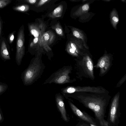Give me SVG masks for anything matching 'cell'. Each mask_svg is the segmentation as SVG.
I'll list each match as a JSON object with an SVG mask.
<instances>
[{
    "label": "cell",
    "mask_w": 126,
    "mask_h": 126,
    "mask_svg": "<svg viewBox=\"0 0 126 126\" xmlns=\"http://www.w3.org/2000/svg\"><path fill=\"white\" fill-rule=\"evenodd\" d=\"M45 68L40 56L37 55L33 58L22 74L24 85L28 86L33 84L40 77Z\"/></svg>",
    "instance_id": "2"
},
{
    "label": "cell",
    "mask_w": 126,
    "mask_h": 126,
    "mask_svg": "<svg viewBox=\"0 0 126 126\" xmlns=\"http://www.w3.org/2000/svg\"><path fill=\"white\" fill-rule=\"evenodd\" d=\"M68 102L72 111L79 118L89 124L98 125L95 119L86 112L80 110L70 101Z\"/></svg>",
    "instance_id": "9"
},
{
    "label": "cell",
    "mask_w": 126,
    "mask_h": 126,
    "mask_svg": "<svg viewBox=\"0 0 126 126\" xmlns=\"http://www.w3.org/2000/svg\"><path fill=\"white\" fill-rule=\"evenodd\" d=\"M38 0H26L25 1L31 4L35 3Z\"/></svg>",
    "instance_id": "28"
},
{
    "label": "cell",
    "mask_w": 126,
    "mask_h": 126,
    "mask_svg": "<svg viewBox=\"0 0 126 126\" xmlns=\"http://www.w3.org/2000/svg\"><path fill=\"white\" fill-rule=\"evenodd\" d=\"M50 1L49 0H41L39 1L37 4V6L39 7L41 6L47 1Z\"/></svg>",
    "instance_id": "25"
},
{
    "label": "cell",
    "mask_w": 126,
    "mask_h": 126,
    "mask_svg": "<svg viewBox=\"0 0 126 126\" xmlns=\"http://www.w3.org/2000/svg\"><path fill=\"white\" fill-rule=\"evenodd\" d=\"M77 126H90L88 124L82 122L79 123Z\"/></svg>",
    "instance_id": "27"
},
{
    "label": "cell",
    "mask_w": 126,
    "mask_h": 126,
    "mask_svg": "<svg viewBox=\"0 0 126 126\" xmlns=\"http://www.w3.org/2000/svg\"><path fill=\"white\" fill-rule=\"evenodd\" d=\"M61 93L63 96L65 95L77 92H87L96 93H108V91L101 86L81 87L68 86L62 88Z\"/></svg>",
    "instance_id": "6"
},
{
    "label": "cell",
    "mask_w": 126,
    "mask_h": 126,
    "mask_svg": "<svg viewBox=\"0 0 126 126\" xmlns=\"http://www.w3.org/2000/svg\"><path fill=\"white\" fill-rule=\"evenodd\" d=\"M79 72L82 76L94 80V65L93 61L88 55H84L81 61H76Z\"/></svg>",
    "instance_id": "5"
},
{
    "label": "cell",
    "mask_w": 126,
    "mask_h": 126,
    "mask_svg": "<svg viewBox=\"0 0 126 126\" xmlns=\"http://www.w3.org/2000/svg\"><path fill=\"white\" fill-rule=\"evenodd\" d=\"M11 1L10 0H0V8H2L6 6Z\"/></svg>",
    "instance_id": "22"
},
{
    "label": "cell",
    "mask_w": 126,
    "mask_h": 126,
    "mask_svg": "<svg viewBox=\"0 0 126 126\" xmlns=\"http://www.w3.org/2000/svg\"><path fill=\"white\" fill-rule=\"evenodd\" d=\"M72 31L73 35L77 38L80 39L83 41L84 45L87 48L85 43V36L82 32L79 30L75 28H73Z\"/></svg>",
    "instance_id": "16"
},
{
    "label": "cell",
    "mask_w": 126,
    "mask_h": 126,
    "mask_svg": "<svg viewBox=\"0 0 126 126\" xmlns=\"http://www.w3.org/2000/svg\"><path fill=\"white\" fill-rule=\"evenodd\" d=\"M63 9V5L61 4L59 5L49 15V16L52 18L60 17L62 16Z\"/></svg>",
    "instance_id": "14"
},
{
    "label": "cell",
    "mask_w": 126,
    "mask_h": 126,
    "mask_svg": "<svg viewBox=\"0 0 126 126\" xmlns=\"http://www.w3.org/2000/svg\"><path fill=\"white\" fill-rule=\"evenodd\" d=\"M2 119V116L0 113V121H1V120Z\"/></svg>",
    "instance_id": "31"
},
{
    "label": "cell",
    "mask_w": 126,
    "mask_h": 126,
    "mask_svg": "<svg viewBox=\"0 0 126 126\" xmlns=\"http://www.w3.org/2000/svg\"><path fill=\"white\" fill-rule=\"evenodd\" d=\"M55 36L51 31L45 32L42 36V47L47 52L51 50V49L49 46L54 42Z\"/></svg>",
    "instance_id": "11"
},
{
    "label": "cell",
    "mask_w": 126,
    "mask_h": 126,
    "mask_svg": "<svg viewBox=\"0 0 126 126\" xmlns=\"http://www.w3.org/2000/svg\"><path fill=\"white\" fill-rule=\"evenodd\" d=\"M8 86L3 83H0V94L4 93L6 90Z\"/></svg>",
    "instance_id": "23"
},
{
    "label": "cell",
    "mask_w": 126,
    "mask_h": 126,
    "mask_svg": "<svg viewBox=\"0 0 126 126\" xmlns=\"http://www.w3.org/2000/svg\"><path fill=\"white\" fill-rule=\"evenodd\" d=\"M14 10L21 12H25L28 10L29 9V6L26 5H22L15 7L13 8Z\"/></svg>",
    "instance_id": "20"
},
{
    "label": "cell",
    "mask_w": 126,
    "mask_h": 126,
    "mask_svg": "<svg viewBox=\"0 0 126 126\" xmlns=\"http://www.w3.org/2000/svg\"><path fill=\"white\" fill-rule=\"evenodd\" d=\"M24 34L23 28L19 30L16 42V59L17 64L20 65L25 52Z\"/></svg>",
    "instance_id": "8"
},
{
    "label": "cell",
    "mask_w": 126,
    "mask_h": 126,
    "mask_svg": "<svg viewBox=\"0 0 126 126\" xmlns=\"http://www.w3.org/2000/svg\"><path fill=\"white\" fill-rule=\"evenodd\" d=\"M66 96L76 99L84 107L92 110L100 126L110 125L105 119L107 108L111 98L108 93L77 92L64 96Z\"/></svg>",
    "instance_id": "1"
},
{
    "label": "cell",
    "mask_w": 126,
    "mask_h": 126,
    "mask_svg": "<svg viewBox=\"0 0 126 126\" xmlns=\"http://www.w3.org/2000/svg\"><path fill=\"white\" fill-rule=\"evenodd\" d=\"M111 62L110 56L108 54H105L99 59L94 67L96 68L99 69V75L103 76L108 71Z\"/></svg>",
    "instance_id": "10"
},
{
    "label": "cell",
    "mask_w": 126,
    "mask_h": 126,
    "mask_svg": "<svg viewBox=\"0 0 126 126\" xmlns=\"http://www.w3.org/2000/svg\"><path fill=\"white\" fill-rule=\"evenodd\" d=\"M71 47L79 55H82L80 52V49L81 48V47L80 46L76 41H71L69 42Z\"/></svg>",
    "instance_id": "18"
},
{
    "label": "cell",
    "mask_w": 126,
    "mask_h": 126,
    "mask_svg": "<svg viewBox=\"0 0 126 126\" xmlns=\"http://www.w3.org/2000/svg\"><path fill=\"white\" fill-rule=\"evenodd\" d=\"M110 20L113 27L115 29L119 21V18L117 12L115 9L113 10L111 13Z\"/></svg>",
    "instance_id": "15"
},
{
    "label": "cell",
    "mask_w": 126,
    "mask_h": 126,
    "mask_svg": "<svg viewBox=\"0 0 126 126\" xmlns=\"http://www.w3.org/2000/svg\"><path fill=\"white\" fill-rule=\"evenodd\" d=\"M89 4L88 3L85 4L80 6L74 14L76 16H80L86 13L89 10Z\"/></svg>",
    "instance_id": "17"
},
{
    "label": "cell",
    "mask_w": 126,
    "mask_h": 126,
    "mask_svg": "<svg viewBox=\"0 0 126 126\" xmlns=\"http://www.w3.org/2000/svg\"><path fill=\"white\" fill-rule=\"evenodd\" d=\"M9 41L10 43L13 41L14 39V35L13 33L11 34L9 36Z\"/></svg>",
    "instance_id": "26"
},
{
    "label": "cell",
    "mask_w": 126,
    "mask_h": 126,
    "mask_svg": "<svg viewBox=\"0 0 126 126\" xmlns=\"http://www.w3.org/2000/svg\"><path fill=\"white\" fill-rule=\"evenodd\" d=\"M72 70V67L71 66H64L53 73L43 84L53 83L63 84L73 82L75 80L74 79H71L69 75Z\"/></svg>",
    "instance_id": "3"
},
{
    "label": "cell",
    "mask_w": 126,
    "mask_h": 126,
    "mask_svg": "<svg viewBox=\"0 0 126 126\" xmlns=\"http://www.w3.org/2000/svg\"><path fill=\"white\" fill-rule=\"evenodd\" d=\"M105 1H110V0H105Z\"/></svg>",
    "instance_id": "32"
},
{
    "label": "cell",
    "mask_w": 126,
    "mask_h": 126,
    "mask_svg": "<svg viewBox=\"0 0 126 126\" xmlns=\"http://www.w3.org/2000/svg\"><path fill=\"white\" fill-rule=\"evenodd\" d=\"M120 97L119 92L114 96L110 106L107 121L110 126H118L120 123Z\"/></svg>",
    "instance_id": "4"
},
{
    "label": "cell",
    "mask_w": 126,
    "mask_h": 126,
    "mask_svg": "<svg viewBox=\"0 0 126 126\" xmlns=\"http://www.w3.org/2000/svg\"><path fill=\"white\" fill-rule=\"evenodd\" d=\"M89 125H90V126H98L97 125H93V124H89Z\"/></svg>",
    "instance_id": "30"
},
{
    "label": "cell",
    "mask_w": 126,
    "mask_h": 126,
    "mask_svg": "<svg viewBox=\"0 0 126 126\" xmlns=\"http://www.w3.org/2000/svg\"><path fill=\"white\" fill-rule=\"evenodd\" d=\"M28 27L31 34L34 37L30 44V47H32L37 45L42 47V37L46 28L44 23L40 21L39 23L30 24Z\"/></svg>",
    "instance_id": "7"
},
{
    "label": "cell",
    "mask_w": 126,
    "mask_h": 126,
    "mask_svg": "<svg viewBox=\"0 0 126 126\" xmlns=\"http://www.w3.org/2000/svg\"><path fill=\"white\" fill-rule=\"evenodd\" d=\"M52 28L55 30L58 35L61 36L64 35L62 28L59 23H58L55 24L54 26L52 27Z\"/></svg>",
    "instance_id": "19"
},
{
    "label": "cell",
    "mask_w": 126,
    "mask_h": 126,
    "mask_svg": "<svg viewBox=\"0 0 126 126\" xmlns=\"http://www.w3.org/2000/svg\"><path fill=\"white\" fill-rule=\"evenodd\" d=\"M64 96L59 93H57L55 96L56 103L63 119L66 122H68V119L65 109L63 101Z\"/></svg>",
    "instance_id": "12"
},
{
    "label": "cell",
    "mask_w": 126,
    "mask_h": 126,
    "mask_svg": "<svg viewBox=\"0 0 126 126\" xmlns=\"http://www.w3.org/2000/svg\"><path fill=\"white\" fill-rule=\"evenodd\" d=\"M66 50L69 54L73 56L76 57L79 56V55L71 47L69 43L66 46Z\"/></svg>",
    "instance_id": "21"
},
{
    "label": "cell",
    "mask_w": 126,
    "mask_h": 126,
    "mask_svg": "<svg viewBox=\"0 0 126 126\" xmlns=\"http://www.w3.org/2000/svg\"><path fill=\"white\" fill-rule=\"evenodd\" d=\"M1 21L0 20V32L1 29Z\"/></svg>",
    "instance_id": "29"
},
{
    "label": "cell",
    "mask_w": 126,
    "mask_h": 126,
    "mask_svg": "<svg viewBox=\"0 0 126 126\" xmlns=\"http://www.w3.org/2000/svg\"></svg>",
    "instance_id": "33"
},
{
    "label": "cell",
    "mask_w": 126,
    "mask_h": 126,
    "mask_svg": "<svg viewBox=\"0 0 126 126\" xmlns=\"http://www.w3.org/2000/svg\"><path fill=\"white\" fill-rule=\"evenodd\" d=\"M126 79V74L120 79L116 85V88L119 87L125 82Z\"/></svg>",
    "instance_id": "24"
},
{
    "label": "cell",
    "mask_w": 126,
    "mask_h": 126,
    "mask_svg": "<svg viewBox=\"0 0 126 126\" xmlns=\"http://www.w3.org/2000/svg\"><path fill=\"white\" fill-rule=\"evenodd\" d=\"M0 54L2 58L4 60H9L10 59L6 45L4 40L2 41L1 42Z\"/></svg>",
    "instance_id": "13"
}]
</instances>
